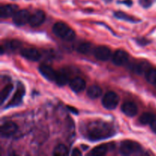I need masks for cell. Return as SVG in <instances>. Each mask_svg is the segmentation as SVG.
Wrapping results in <instances>:
<instances>
[{
    "label": "cell",
    "instance_id": "9a60e30c",
    "mask_svg": "<svg viewBox=\"0 0 156 156\" xmlns=\"http://www.w3.org/2000/svg\"><path fill=\"white\" fill-rule=\"evenodd\" d=\"M18 7L16 5H5L0 8V16L2 18H8L13 17V15L18 12Z\"/></svg>",
    "mask_w": 156,
    "mask_h": 156
},
{
    "label": "cell",
    "instance_id": "7c38bea8",
    "mask_svg": "<svg viewBox=\"0 0 156 156\" xmlns=\"http://www.w3.org/2000/svg\"><path fill=\"white\" fill-rule=\"evenodd\" d=\"M21 56L28 60L36 62L38 61L41 57V54L37 49L34 48H24L22 49L20 52Z\"/></svg>",
    "mask_w": 156,
    "mask_h": 156
},
{
    "label": "cell",
    "instance_id": "4fadbf2b",
    "mask_svg": "<svg viewBox=\"0 0 156 156\" xmlns=\"http://www.w3.org/2000/svg\"><path fill=\"white\" fill-rule=\"evenodd\" d=\"M69 86L74 92H82L85 89L86 82L82 77H75L69 82Z\"/></svg>",
    "mask_w": 156,
    "mask_h": 156
},
{
    "label": "cell",
    "instance_id": "277c9868",
    "mask_svg": "<svg viewBox=\"0 0 156 156\" xmlns=\"http://www.w3.org/2000/svg\"><path fill=\"white\" fill-rule=\"evenodd\" d=\"M120 98L117 93L114 91H108L102 98V105L108 110H114L118 105Z\"/></svg>",
    "mask_w": 156,
    "mask_h": 156
},
{
    "label": "cell",
    "instance_id": "e0dca14e",
    "mask_svg": "<svg viewBox=\"0 0 156 156\" xmlns=\"http://www.w3.org/2000/svg\"><path fill=\"white\" fill-rule=\"evenodd\" d=\"M21 45V43L17 40L7 41L5 43L4 45L1 46V53L3 54L5 51H15L18 50Z\"/></svg>",
    "mask_w": 156,
    "mask_h": 156
},
{
    "label": "cell",
    "instance_id": "8992f818",
    "mask_svg": "<svg viewBox=\"0 0 156 156\" xmlns=\"http://www.w3.org/2000/svg\"><path fill=\"white\" fill-rule=\"evenodd\" d=\"M112 61L114 65L117 66H124L129 61V54L123 50H117L113 54Z\"/></svg>",
    "mask_w": 156,
    "mask_h": 156
},
{
    "label": "cell",
    "instance_id": "2e32d148",
    "mask_svg": "<svg viewBox=\"0 0 156 156\" xmlns=\"http://www.w3.org/2000/svg\"><path fill=\"white\" fill-rule=\"evenodd\" d=\"M121 111L125 115L128 117H134L138 113V108L133 102L126 101L122 105Z\"/></svg>",
    "mask_w": 156,
    "mask_h": 156
},
{
    "label": "cell",
    "instance_id": "f1b7e54d",
    "mask_svg": "<svg viewBox=\"0 0 156 156\" xmlns=\"http://www.w3.org/2000/svg\"><path fill=\"white\" fill-rule=\"evenodd\" d=\"M150 127H151V129L152 130V132L156 134V119L153 122H152V123H151Z\"/></svg>",
    "mask_w": 156,
    "mask_h": 156
},
{
    "label": "cell",
    "instance_id": "d6986e66",
    "mask_svg": "<svg viewBox=\"0 0 156 156\" xmlns=\"http://www.w3.org/2000/svg\"><path fill=\"white\" fill-rule=\"evenodd\" d=\"M69 82V75L66 73V71H62L57 73L56 75V79H55V82H56V85H58L59 86H64L65 85H66Z\"/></svg>",
    "mask_w": 156,
    "mask_h": 156
},
{
    "label": "cell",
    "instance_id": "603a6c76",
    "mask_svg": "<svg viewBox=\"0 0 156 156\" xmlns=\"http://www.w3.org/2000/svg\"><path fill=\"white\" fill-rule=\"evenodd\" d=\"M146 79L149 83L152 85H156V68H149L145 73Z\"/></svg>",
    "mask_w": 156,
    "mask_h": 156
},
{
    "label": "cell",
    "instance_id": "ac0fdd59",
    "mask_svg": "<svg viewBox=\"0 0 156 156\" xmlns=\"http://www.w3.org/2000/svg\"><path fill=\"white\" fill-rule=\"evenodd\" d=\"M87 94L91 99H96L102 94V89L98 85H91L87 90Z\"/></svg>",
    "mask_w": 156,
    "mask_h": 156
},
{
    "label": "cell",
    "instance_id": "44dd1931",
    "mask_svg": "<svg viewBox=\"0 0 156 156\" xmlns=\"http://www.w3.org/2000/svg\"><path fill=\"white\" fill-rule=\"evenodd\" d=\"M156 119V116L152 113H143L140 117V122L143 125H150Z\"/></svg>",
    "mask_w": 156,
    "mask_h": 156
},
{
    "label": "cell",
    "instance_id": "30bf717a",
    "mask_svg": "<svg viewBox=\"0 0 156 156\" xmlns=\"http://www.w3.org/2000/svg\"><path fill=\"white\" fill-rule=\"evenodd\" d=\"M46 18L45 13L41 10H37L32 14L29 19V24L33 27L41 26L44 22Z\"/></svg>",
    "mask_w": 156,
    "mask_h": 156
},
{
    "label": "cell",
    "instance_id": "5bb4252c",
    "mask_svg": "<svg viewBox=\"0 0 156 156\" xmlns=\"http://www.w3.org/2000/svg\"><path fill=\"white\" fill-rule=\"evenodd\" d=\"M149 68H151L150 64L148 62H146V61L133 62V63L130 64V66H129V69L133 73H136L138 75H142L143 73H146Z\"/></svg>",
    "mask_w": 156,
    "mask_h": 156
},
{
    "label": "cell",
    "instance_id": "cb8c5ba5",
    "mask_svg": "<svg viewBox=\"0 0 156 156\" xmlns=\"http://www.w3.org/2000/svg\"><path fill=\"white\" fill-rule=\"evenodd\" d=\"M92 45L88 42L82 43L77 47V51L81 54H88L91 51Z\"/></svg>",
    "mask_w": 156,
    "mask_h": 156
},
{
    "label": "cell",
    "instance_id": "6da1fadb",
    "mask_svg": "<svg viewBox=\"0 0 156 156\" xmlns=\"http://www.w3.org/2000/svg\"><path fill=\"white\" fill-rule=\"evenodd\" d=\"M114 133L110 125L102 122H95L90 125L86 133V137L91 141H98L111 136Z\"/></svg>",
    "mask_w": 156,
    "mask_h": 156
},
{
    "label": "cell",
    "instance_id": "4316f807",
    "mask_svg": "<svg viewBox=\"0 0 156 156\" xmlns=\"http://www.w3.org/2000/svg\"><path fill=\"white\" fill-rule=\"evenodd\" d=\"M136 44L138 45L141 46V47H145V46H147L148 44H149L151 43V41L149 40L146 39L145 37H138L135 40Z\"/></svg>",
    "mask_w": 156,
    "mask_h": 156
},
{
    "label": "cell",
    "instance_id": "5b68a950",
    "mask_svg": "<svg viewBox=\"0 0 156 156\" xmlns=\"http://www.w3.org/2000/svg\"><path fill=\"white\" fill-rule=\"evenodd\" d=\"M94 57L100 61H108L112 56L111 49L106 46H100L96 47L93 51Z\"/></svg>",
    "mask_w": 156,
    "mask_h": 156
},
{
    "label": "cell",
    "instance_id": "484cf974",
    "mask_svg": "<svg viewBox=\"0 0 156 156\" xmlns=\"http://www.w3.org/2000/svg\"><path fill=\"white\" fill-rule=\"evenodd\" d=\"M53 155L56 156H62L68 155V149L66 146L63 144H59L54 148V150L53 152Z\"/></svg>",
    "mask_w": 156,
    "mask_h": 156
},
{
    "label": "cell",
    "instance_id": "52a82bcc",
    "mask_svg": "<svg viewBox=\"0 0 156 156\" xmlns=\"http://www.w3.org/2000/svg\"><path fill=\"white\" fill-rule=\"evenodd\" d=\"M24 94H25L24 87L21 84H19L18 85V88H17L13 97L10 100L9 103L8 104L7 108H13V107L19 105L21 103V101H22V99L24 98Z\"/></svg>",
    "mask_w": 156,
    "mask_h": 156
},
{
    "label": "cell",
    "instance_id": "83f0119b",
    "mask_svg": "<svg viewBox=\"0 0 156 156\" xmlns=\"http://www.w3.org/2000/svg\"><path fill=\"white\" fill-rule=\"evenodd\" d=\"M72 155H74V156H79V155H82V152H81V151L79 150V149H75L73 151V152H72Z\"/></svg>",
    "mask_w": 156,
    "mask_h": 156
},
{
    "label": "cell",
    "instance_id": "3957f363",
    "mask_svg": "<svg viewBox=\"0 0 156 156\" xmlns=\"http://www.w3.org/2000/svg\"><path fill=\"white\" fill-rule=\"evenodd\" d=\"M141 146L136 142L132 140H124L120 146V152L123 155H130L140 152Z\"/></svg>",
    "mask_w": 156,
    "mask_h": 156
},
{
    "label": "cell",
    "instance_id": "ba28073f",
    "mask_svg": "<svg viewBox=\"0 0 156 156\" xmlns=\"http://www.w3.org/2000/svg\"><path fill=\"white\" fill-rule=\"evenodd\" d=\"M30 17V15L28 11L26 9H21V10L18 11L12 18H13L14 24H16L17 26H23L29 22Z\"/></svg>",
    "mask_w": 156,
    "mask_h": 156
},
{
    "label": "cell",
    "instance_id": "4dcf8cb0",
    "mask_svg": "<svg viewBox=\"0 0 156 156\" xmlns=\"http://www.w3.org/2000/svg\"><path fill=\"white\" fill-rule=\"evenodd\" d=\"M120 2L123 3V4H124V5H128V6H131L133 4V2L131 0H125V1H121V2Z\"/></svg>",
    "mask_w": 156,
    "mask_h": 156
},
{
    "label": "cell",
    "instance_id": "d4e9b609",
    "mask_svg": "<svg viewBox=\"0 0 156 156\" xmlns=\"http://www.w3.org/2000/svg\"><path fill=\"white\" fill-rule=\"evenodd\" d=\"M12 89H13V85L12 84H9V85H6L1 91V94H0V101L1 104L2 105L5 102V101L6 100L9 95L10 94V93L12 92Z\"/></svg>",
    "mask_w": 156,
    "mask_h": 156
},
{
    "label": "cell",
    "instance_id": "8fae6325",
    "mask_svg": "<svg viewBox=\"0 0 156 156\" xmlns=\"http://www.w3.org/2000/svg\"><path fill=\"white\" fill-rule=\"evenodd\" d=\"M38 69H39L40 73H41L46 79H47V80L49 81L55 82V79H56L57 73H56V72L55 71V69H53L50 66L43 64V65L40 66Z\"/></svg>",
    "mask_w": 156,
    "mask_h": 156
},
{
    "label": "cell",
    "instance_id": "9c48e42d",
    "mask_svg": "<svg viewBox=\"0 0 156 156\" xmlns=\"http://www.w3.org/2000/svg\"><path fill=\"white\" fill-rule=\"evenodd\" d=\"M18 130V126L16 123L13 122H6L1 126L0 133L1 136L4 138H9V137L13 136Z\"/></svg>",
    "mask_w": 156,
    "mask_h": 156
},
{
    "label": "cell",
    "instance_id": "7a4b0ae2",
    "mask_svg": "<svg viewBox=\"0 0 156 156\" xmlns=\"http://www.w3.org/2000/svg\"><path fill=\"white\" fill-rule=\"evenodd\" d=\"M53 32L56 36L66 41H71L76 37V33L69 25L63 22H56L53 26Z\"/></svg>",
    "mask_w": 156,
    "mask_h": 156
},
{
    "label": "cell",
    "instance_id": "f546056e",
    "mask_svg": "<svg viewBox=\"0 0 156 156\" xmlns=\"http://www.w3.org/2000/svg\"><path fill=\"white\" fill-rule=\"evenodd\" d=\"M67 108H68V109H69V111H71V112H73V114H78V113H79V111H78V110L76 109V108H73V107L68 106V107H67Z\"/></svg>",
    "mask_w": 156,
    "mask_h": 156
},
{
    "label": "cell",
    "instance_id": "7402d4cb",
    "mask_svg": "<svg viewBox=\"0 0 156 156\" xmlns=\"http://www.w3.org/2000/svg\"><path fill=\"white\" fill-rule=\"evenodd\" d=\"M108 150V146L106 144H102L97 147L94 148L90 152V155L92 156L105 155Z\"/></svg>",
    "mask_w": 156,
    "mask_h": 156
},
{
    "label": "cell",
    "instance_id": "ffe728a7",
    "mask_svg": "<svg viewBox=\"0 0 156 156\" xmlns=\"http://www.w3.org/2000/svg\"><path fill=\"white\" fill-rule=\"evenodd\" d=\"M114 17L117 19L120 20H123V21H129V22L131 23H138L140 22V20L137 19V18H133L131 15H127V14L124 13V12H116L114 13Z\"/></svg>",
    "mask_w": 156,
    "mask_h": 156
}]
</instances>
